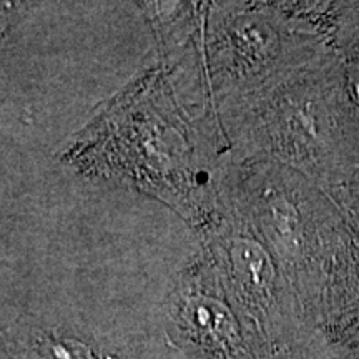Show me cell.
Returning a JSON list of instances; mask_svg holds the SVG:
<instances>
[{
    "instance_id": "6da1fadb",
    "label": "cell",
    "mask_w": 359,
    "mask_h": 359,
    "mask_svg": "<svg viewBox=\"0 0 359 359\" xmlns=\"http://www.w3.org/2000/svg\"><path fill=\"white\" fill-rule=\"evenodd\" d=\"M278 48V29L262 7H228L215 19L210 40L215 97L235 100L280 77Z\"/></svg>"
},
{
    "instance_id": "7a4b0ae2",
    "label": "cell",
    "mask_w": 359,
    "mask_h": 359,
    "mask_svg": "<svg viewBox=\"0 0 359 359\" xmlns=\"http://www.w3.org/2000/svg\"><path fill=\"white\" fill-rule=\"evenodd\" d=\"M180 318L193 341L210 351L231 354L240 343L235 318L218 299L203 294L190 296L182 304Z\"/></svg>"
},
{
    "instance_id": "3957f363",
    "label": "cell",
    "mask_w": 359,
    "mask_h": 359,
    "mask_svg": "<svg viewBox=\"0 0 359 359\" xmlns=\"http://www.w3.org/2000/svg\"><path fill=\"white\" fill-rule=\"evenodd\" d=\"M32 359H93L90 349L77 339L47 338L35 344Z\"/></svg>"
}]
</instances>
